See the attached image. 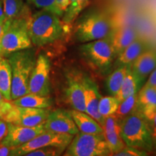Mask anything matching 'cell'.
<instances>
[{
  "mask_svg": "<svg viewBox=\"0 0 156 156\" xmlns=\"http://www.w3.org/2000/svg\"><path fill=\"white\" fill-rule=\"evenodd\" d=\"M144 51H145V42L137 38L117 56L116 64L118 66L131 65Z\"/></svg>",
  "mask_w": 156,
  "mask_h": 156,
  "instance_id": "22",
  "label": "cell"
},
{
  "mask_svg": "<svg viewBox=\"0 0 156 156\" xmlns=\"http://www.w3.org/2000/svg\"><path fill=\"white\" fill-rule=\"evenodd\" d=\"M28 2L37 8L51 12L60 17L63 16L56 7V0H28Z\"/></svg>",
  "mask_w": 156,
  "mask_h": 156,
  "instance_id": "30",
  "label": "cell"
},
{
  "mask_svg": "<svg viewBox=\"0 0 156 156\" xmlns=\"http://www.w3.org/2000/svg\"><path fill=\"white\" fill-rule=\"evenodd\" d=\"M150 123V127L151 130L152 138H153L155 149H156V113L151 120L148 121Z\"/></svg>",
  "mask_w": 156,
  "mask_h": 156,
  "instance_id": "32",
  "label": "cell"
},
{
  "mask_svg": "<svg viewBox=\"0 0 156 156\" xmlns=\"http://www.w3.org/2000/svg\"><path fill=\"white\" fill-rule=\"evenodd\" d=\"M50 71L49 58L44 54H39L29 79V93L43 96L50 95Z\"/></svg>",
  "mask_w": 156,
  "mask_h": 156,
  "instance_id": "10",
  "label": "cell"
},
{
  "mask_svg": "<svg viewBox=\"0 0 156 156\" xmlns=\"http://www.w3.org/2000/svg\"><path fill=\"white\" fill-rule=\"evenodd\" d=\"M114 27L112 19L106 13L93 11L77 21L74 35L78 42L84 44L110 36Z\"/></svg>",
  "mask_w": 156,
  "mask_h": 156,
  "instance_id": "5",
  "label": "cell"
},
{
  "mask_svg": "<svg viewBox=\"0 0 156 156\" xmlns=\"http://www.w3.org/2000/svg\"><path fill=\"white\" fill-rule=\"evenodd\" d=\"M142 83L143 82L132 71L131 65L127 66L126 75L122 83V87L116 97L121 102L126 99V98L129 97L130 95L137 93L140 89V86Z\"/></svg>",
  "mask_w": 156,
  "mask_h": 156,
  "instance_id": "20",
  "label": "cell"
},
{
  "mask_svg": "<svg viewBox=\"0 0 156 156\" xmlns=\"http://www.w3.org/2000/svg\"><path fill=\"white\" fill-rule=\"evenodd\" d=\"M5 100V98H4V96H3V95L2 94V93L0 92V106H1V105H2V103H3V101Z\"/></svg>",
  "mask_w": 156,
  "mask_h": 156,
  "instance_id": "39",
  "label": "cell"
},
{
  "mask_svg": "<svg viewBox=\"0 0 156 156\" xmlns=\"http://www.w3.org/2000/svg\"><path fill=\"white\" fill-rule=\"evenodd\" d=\"M66 150L65 147H56V146H47L27 153L25 156H57L61 155Z\"/></svg>",
  "mask_w": 156,
  "mask_h": 156,
  "instance_id": "29",
  "label": "cell"
},
{
  "mask_svg": "<svg viewBox=\"0 0 156 156\" xmlns=\"http://www.w3.org/2000/svg\"><path fill=\"white\" fill-rule=\"evenodd\" d=\"M132 71L142 82L156 68V51H144L131 64Z\"/></svg>",
  "mask_w": 156,
  "mask_h": 156,
  "instance_id": "18",
  "label": "cell"
},
{
  "mask_svg": "<svg viewBox=\"0 0 156 156\" xmlns=\"http://www.w3.org/2000/svg\"><path fill=\"white\" fill-rule=\"evenodd\" d=\"M136 109L148 121L151 120L156 113V90L144 85L137 93Z\"/></svg>",
  "mask_w": 156,
  "mask_h": 156,
  "instance_id": "17",
  "label": "cell"
},
{
  "mask_svg": "<svg viewBox=\"0 0 156 156\" xmlns=\"http://www.w3.org/2000/svg\"><path fill=\"white\" fill-rule=\"evenodd\" d=\"M45 129L48 131L75 135L79 132L69 111L56 109L50 112L44 122Z\"/></svg>",
  "mask_w": 156,
  "mask_h": 156,
  "instance_id": "12",
  "label": "cell"
},
{
  "mask_svg": "<svg viewBox=\"0 0 156 156\" xmlns=\"http://www.w3.org/2000/svg\"><path fill=\"white\" fill-rule=\"evenodd\" d=\"M137 38V33L132 26L114 27L111 34V40L116 58Z\"/></svg>",
  "mask_w": 156,
  "mask_h": 156,
  "instance_id": "16",
  "label": "cell"
},
{
  "mask_svg": "<svg viewBox=\"0 0 156 156\" xmlns=\"http://www.w3.org/2000/svg\"><path fill=\"white\" fill-rule=\"evenodd\" d=\"M11 86V67L7 58L0 56V92L7 101H12Z\"/></svg>",
  "mask_w": 156,
  "mask_h": 156,
  "instance_id": "23",
  "label": "cell"
},
{
  "mask_svg": "<svg viewBox=\"0 0 156 156\" xmlns=\"http://www.w3.org/2000/svg\"><path fill=\"white\" fill-rule=\"evenodd\" d=\"M30 11L12 20H7V25L4 32L1 44L0 56H7L13 52L33 47L28 32Z\"/></svg>",
  "mask_w": 156,
  "mask_h": 156,
  "instance_id": "4",
  "label": "cell"
},
{
  "mask_svg": "<svg viewBox=\"0 0 156 156\" xmlns=\"http://www.w3.org/2000/svg\"><path fill=\"white\" fill-rule=\"evenodd\" d=\"M70 4V0H56V5L62 15L67 10Z\"/></svg>",
  "mask_w": 156,
  "mask_h": 156,
  "instance_id": "33",
  "label": "cell"
},
{
  "mask_svg": "<svg viewBox=\"0 0 156 156\" xmlns=\"http://www.w3.org/2000/svg\"><path fill=\"white\" fill-rule=\"evenodd\" d=\"M83 87L85 113L92 116L103 128L105 118L98 112L99 101L102 97L99 93L98 87L96 83L87 76H84L83 77Z\"/></svg>",
  "mask_w": 156,
  "mask_h": 156,
  "instance_id": "14",
  "label": "cell"
},
{
  "mask_svg": "<svg viewBox=\"0 0 156 156\" xmlns=\"http://www.w3.org/2000/svg\"><path fill=\"white\" fill-rule=\"evenodd\" d=\"M103 134L107 142L112 155L118 153L126 147L120 133V122L114 114L107 116L105 119L103 126Z\"/></svg>",
  "mask_w": 156,
  "mask_h": 156,
  "instance_id": "15",
  "label": "cell"
},
{
  "mask_svg": "<svg viewBox=\"0 0 156 156\" xmlns=\"http://www.w3.org/2000/svg\"><path fill=\"white\" fill-rule=\"evenodd\" d=\"M69 112L80 132L93 134H103V128L96 120L87 113L80 112L75 109L69 110Z\"/></svg>",
  "mask_w": 156,
  "mask_h": 156,
  "instance_id": "19",
  "label": "cell"
},
{
  "mask_svg": "<svg viewBox=\"0 0 156 156\" xmlns=\"http://www.w3.org/2000/svg\"><path fill=\"white\" fill-rule=\"evenodd\" d=\"M90 0H70V4L62 16V21L67 25L75 22L80 12L88 5Z\"/></svg>",
  "mask_w": 156,
  "mask_h": 156,
  "instance_id": "25",
  "label": "cell"
},
{
  "mask_svg": "<svg viewBox=\"0 0 156 156\" xmlns=\"http://www.w3.org/2000/svg\"><path fill=\"white\" fill-rule=\"evenodd\" d=\"M148 152L138 149V148L127 147L126 146L124 149L118 153H115L114 155L116 156H145L148 155Z\"/></svg>",
  "mask_w": 156,
  "mask_h": 156,
  "instance_id": "31",
  "label": "cell"
},
{
  "mask_svg": "<svg viewBox=\"0 0 156 156\" xmlns=\"http://www.w3.org/2000/svg\"><path fill=\"white\" fill-rule=\"evenodd\" d=\"M8 127H7V123L0 118V142L2 141L5 136L7 135Z\"/></svg>",
  "mask_w": 156,
  "mask_h": 156,
  "instance_id": "35",
  "label": "cell"
},
{
  "mask_svg": "<svg viewBox=\"0 0 156 156\" xmlns=\"http://www.w3.org/2000/svg\"><path fill=\"white\" fill-rule=\"evenodd\" d=\"M50 112L48 108L17 106L5 99L0 106V118L7 123L31 127L44 123Z\"/></svg>",
  "mask_w": 156,
  "mask_h": 156,
  "instance_id": "7",
  "label": "cell"
},
{
  "mask_svg": "<svg viewBox=\"0 0 156 156\" xmlns=\"http://www.w3.org/2000/svg\"><path fill=\"white\" fill-rule=\"evenodd\" d=\"M7 135L0 142L2 145L14 148L24 145L38 134L46 131L44 123L36 126H22L7 123Z\"/></svg>",
  "mask_w": 156,
  "mask_h": 156,
  "instance_id": "11",
  "label": "cell"
},
{
  "mask_svg": "<svg viewBox=\"0 0 156 156\" xmlns=\"http://www.w3.org/2000/svg\"><path fill=\"white\" fill-rule=\"evenodd\" d=\"M6 25H7V20H0V44H1L2 38L4 32H5Z\"/></svg>",
  "mask_w": 156,
  "mask_h": 156,
  "instance_id": "37",
  "label": "cell"
},
{
  "mask_svg": "<svg viewBox=\"0 0 156 156\" xmlns=\"http://www.w3.org/2000/svg\"><path fill=\"white\" fill-rule=\"evenodd\" d=\"M83 77L80 72H70L67 75L65 95L73 109L85 112Z\"/></svg>",
  "mask_w": 156,
  "mask_h": 156,
  "instance_id": "13",
  "label": "cell"
},
{
  "mask_svg": "<svg viewBox=\"0 0 156 156\" xmlns=\"http://www.w3.org/2000/svg\"><path fill=\"white\" fill-rule=\"evenodd\" d=\"M6 20V17L4 12L3 2L2 0H0V20Z\"/></svg>",
  "mask_w": 156,
  "mask_h": 156,
  "instance_id": "38",
  "label": "cell"
},
{
  "mask_svg": "<svg viewBox=\"0 0 156 156\" xmlns=\"http://www.w3.org/2000/svg\"><path fill=\"white\" fill-rule=\"evenodd\" d=\"M11 102L17 106L35 108H49L53 105V100L49 95L43 96L32 93L25 94Z\"/></svg>",
  "mask_w": 156,
  "mask_h": 156,
  "instance_id": "21",
  "label": "cell"
},
{
  "mask_svg": "<svg viewBox=\"0 0 156 156\" xmlns=\"http://www.w3.org/2000/svg\"><path fill=\"white\" fill-rule=\"evenodd\" d=\"M126 68L127 66H119L107 77L106 88L111 95L116 96L119 92L125 77Z\"/></svg>",
  "mask_w": 156,
  "mask_h": 156,
  "instance_id": "24",
  "label": "cell"
},
{
  "mask_svg": "<svg viewBox=\"0 0 156 156\" xmlns=\"http://www.w3.org/2000/svg\"><path fill=\"white\" fill-rule=\"evenodd\" d=\"M12 72V101L28 94L30 76L36 62L35 51L30 48L13 52L6 56Z\"/></svg>",
  "mask_w": 156,
  "mask_h": 156,
  "instance_id": "3",
  "label": "cell"
},
{
  "mask_svg": "<svg viewBox=\"0 0 156 156\" xmlns=\"http://www.w3.org/2000/svg\"><path fill=\"white\" fill-rule=\"evenodd\" d=\"M74 135L65 133H57L46 131L38 134L32 140L19 147L12 148L10 155L12 156H21L25 155L27 153L47 146H56L67 148L73 140Z\"/></svg>",
  "mask_w": 156,
  "mask_h": 156,
  "instance_id": "9",
  "label": "cell"
},
{
  "mask_svg": "<svg viewBox=\"0 0 156 156\" xmlns=\"http://www.w3.org/2000/svg\"><path fill=\"white\" fill-rule=\"evenodd\" d=\"M137 93L130 95L129 97L126 98L120 102L118 108L114 114L119 122H122V120L124 119L126 116L136 110Z\"/></svg>",
  "mask_w": 156,
  "mask_h": 156,
  "instance_id": "27",
  "label": "cell"
},
{
  "mask_svg": "<svg viewBox=\"0 0 156 156\" xmlns=\"http://www.w3.org/2000/svg\"><path fill=\"white\" fill-rule=\"evenodd\" d=\"M65 156L112 155L104 134H86L78 132L64 152Z\"/></svg>",
  "mask_w": 156,
  "mask_h": 156,
  "instance_id": "8",
  "label": "cell"
},
{
  "mask_svg": "<svg viewBox=\"0 0 156 156\" xmlns=\"http://www.w3.org/2000/svg\"><path fill=\"white\" fill-rule=\"evenodd\" d=\"M120 101L116 96L101 97L99 101L98 112L105 119L114 114L118 108Z\"/></svg>",
  "mask_w": 156,
  "mask_h": 156,
  "instance_id": "28",
  "label": "cell"
},
{
  "mask_svg": "<svg viewBox=\"0 0 156 156\" xmlns=\"http://www.w3.org/2000/svg\"><path fill=\"white\" fill-rule=\"evenodd\" d=\"M67 25L58 15L41 9L31 15L29 19L28 32L31 42L38 47L53 44L63 37Z\"/></svg>",
  "mask_w": 156,
  "mask_h": 156,
  "instance_id": "1",
  "label": "cell"
},
{
  "mask_svg": "<svg viewBox=\"0 0 156 156\" xmlns=\"http://www.w3.org/2000/svg\"><path fill=\"white\" fill-rule=\"evenodd\" d=\"M6 20H12L28 10L23 0H2Z\"/></svg>",
  "mask_w": 156,
  "mask_h": 156,
  "instance_id": "26",
  "label": "cell"
},
{
  "mask_svg": "<svg viewBox=\"0 0 156 156\" xmlns=\"http://www.w3.org/2000/svg\"><path fill=\"white\" fill-rule=\"evenodd\" d=\"M12 148L7 146L3 145L0 144V156H7L10 155V151Z\"/></svg>",
  "mask_w": 156,
  "mask_h": 156,
  "instance_id": "36",
  "label": "cell"
},
{
  "mask_svg": "<svg viewBox=\"0 0 156 156\" xmlns=\"http://www.w3.org/2000/svg\"><path fill=\"white\" fill-rule=\"evenodd\" d=\"M145 85L156 90V68L150 74L149 77Z\"/></svg>",
  "mask_w": 156,
  "mask_h": 156,
  "instance_id": "34",
  "label": "cell"
},
{
  "mask_svg": "<svg viewBox=\"0 0 156 156\" xmlns=\"http://www.w3.org/2000/svg\"><path fill=\"white\" fill-rule=\"evenodd\" d=\"M80 53L90 67L101 74L108 72L116 58L111 36L84 43L80 46Z\"/></svg>",
  "mask_w": 156,
  "mask_h": 156,
  "instance_id": "6",
  "label": "cell"
},
{
  "mask_svg": "<svg viewBox=\"0 0 156 156\" xmlns=\"http://www.w3.org/2000/svg\"><path fill=\"white\" fill-rule=\"evenodd\" d=\"M120 133L127 147L153 152L155 150L150 123L136 109L120 122Z\"/></svg>",
  "mask_w": 156,
  "mask_h": 156,
  "instance_id": "2",
  "label": "cell"
}]
</instances>
